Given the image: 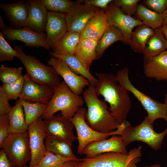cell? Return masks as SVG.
Returning <instances> with one entry per match:
<instances>
[{
  "label": "cell",
  "instance_id": "cell-1",
  "mask_svg": "<svg viewBox=\"0 0 167 167\" xmlns=\"http://www.w3.org/2000/svg\"><path fill=\"white\" fill-rule=\"evenodd\" d=\"M98 82L95 87L97 96L101 95L108 102L109 109L119 124L126 121L132 106L128 91L117 81L111 73H96Z\"/></svg>",
  "mask_w": 167,
  "mask_h": 167
},
{
  "label": "cell",
  "instance_id": "cell-2",
  "mask_svg": "<svg viewBox=\"0 0 167 167\" xmlns=\"http://www.w3.org/2000/svg\"><path fill=\"white\" fill-rule=\"evenodd\" d=\"M87 109L85 120L95 131L109 133L116 130L120 124L115 119L105 101L98 97L94 86L90 85L82 93Z\"/></svg>",
  "mask_w": 167,
  "mask_h": 167
},
{
  "label": "cell",
  "instance_id": "cell-3",
  "mask_svg": "<svg viewBox=\"0 0 167 167\" xmlns=\"http://www.w3.org/2000/svg\"><path fill=\"white\" fill-rule=\"evenodd\" d=\"M122 124V128L120 136L126 147L133 142L139 141L157 151L161 148L164 138L167 135V126L162 132H156L153 124L147 116L140 124L136 126H132L127 121Z\"/></svg>",
  "mask_w": 167,
  "mask_h": 167
},
{
  "label": "cell",
  "instance_id": "cell-4",
  "mask_svg": "<svg viewBox=\"0 0 167 167\" xmlns=\"http://www.w3.org/2000/svg\"><path fill=\"white\" fill-rule=\"evenodd\" d=\"M84 102L83 97L73 92L63 80L54 90L46 109L41 118L44 120L48 119L60 111L62 116L71 118L82 107Z\"/></svg>",
  "mask_w": 167,
  "mask_h": 167
},
{
  "label": "cell",
  "instance_id": "cell-5",
  "mask_svg": "<svg viewBox=\"0 0 167 167\" xmlns=\"http://www.w3.org/2000/svg\"><path fill=\"white\" fill-rule=\"evenodd\" d=\"M14 48L17 53L16 57L24 65L30 79L54 90L58 86L61 82L60 75L52 66H46L35 57L26 54L21 46L15 45Z\"/></svg>",
  "mask_w": 167,
  "mask_h": 167
},
{
  "label": "cell",
  "instance_id": "cell-6",
  "mask_svg": "<svg viewBox=\"0 0 167 167\" xmlns=\"http://www.w3.org/2000/svg\"><path fill=\"white\" fill-rule=\"evenodd\" d=\"M115 77L118 83L131 93L140 102L147 111V117L152 124L157 119H165L167 110L165 104L153 99L137 89L130 80L128 68H125L118 71Z\"/></svg>",
  "mask_w": 167,
  "mask_h": 167
},
{
  "label": "cell",
  "instance_id": "cell-7",
  "mask_svg": "<svg viewBox=\"0 0 167 167\" xmlns=\"http://www.w3.org/2000/svg\"><path fill=\"white\" fill-rule=\"evenodd\" d=\"M142 145L131 150L127 153L109 152L91 158L81 159L82 167H138L142 156Z\"/></svg>",
  "mask_w": 167,
  "mask_h": 167
},
{
  "label": "cell",
  "instance_id": "cell-8",
  "mask_svg": "<svg viewBox=\"0 0 167 167\" xmlns=\"http://www.w3.org/2000/svg\"><path fill=\"white\" fill-rule=\"evenodd\" d=\"M87 109L81 107L71 118H69L76 130L78 144L77 153L81 154L84 148L89 143L108 138L113 135H120L122 128L119 125L118 128L111 133H103L97 132L87 123L85 120Z\"/></svg>",
  "mask_w": 167,
  "mask_h": 167
},
{
  "label": "cell",
  "instance_id": "cell-9",
  "mask_svg": "<svg viewBox=\"0 0 167 167\" xmlns=\"http://www.w3.org/2000/svg\"><path fill=\"white\" fill-rule=\"evenodd\" d=\"M1 148L15 167H28L26 165L31 157L28 131L10 134Z\"/></svg>",
  "mask_w": 167,
  "mask_h": 167
},
{
  "label": "cell",
  "instance_id": "cell-10",
  "mask_svg": "<svg viewBox=\"0 0 167 167\" xmlns=\"http://www.w3.org/2000/svg\"><path fill=\"white\" fill-rule=\"evenodd\" d=\"M0 17L1 32L8 40L21 41L25 46L29 47H42L47 50L50 49L46 42V34L36 32L27 27L19 29L7 27L2 17L0 16Z\"/></svg>",
  "mask_w": 167,
  "mask_h": 167
},
{
  "label": "cell",
  "instance_id": "cell-11",
  "mask_svg": "<svg viewBox=\"0 0 167 167\" xmlns=\"http://www.w3.org/2000/svg\"><path fill=\"white\" fill-rule=\"evenodd\" d=\"M28 131L31 154L28 167H35L47 152L44 140L47 135L44 120L39 118L28 126Z\"/></svg>",
  "mask_w": 167,
  "mask_h": 167
},
{
  "label": "cell",
  "instance_id": "cell-12",
  "mask_svg": "<svg viewBox=\"0 0 167 167\" xmlns=\"http://www.w3.org/2000/svg\"><path fill=\"white\" fill-rule=\"evenodd\" d=\"M113 1L109 4L105 11L108 16L109 25L119 28L124 35L125 42L128 43L133 28L143 24L140 19L124 14Z\"/></svg>",
  "mask_w": 167,
  "mask_h": 167
},
{
  "label": "cell",
  "instance_id": "cell-13",
  "mask_svg": "<svg viewBox=\"0 0 167 167\" xmlns=\"http://www.w3.org/2000/svg\"><path fill=\"white\" fill-rule=\"evenodd\" d=\"M48 64L55 69L63 78L69 89L75 94L80 95L82 94L85 87L91 85L85 78L73 72L61 59L51 57L48 61Z\"/></svg>",
  "mask_w": 167,
  "mask_h": 167
},
{
  "label": "cell",
  "instance_id": "cell-14",
  "mask_svg": "<svg viewBox=\"0 0 167 167\" xmlns=\"http://www.w3.org/2000/svg\"><path fill=\"white\" fill-rule=\"evenodd\" d=\"M44 121L48 135L71 144L76 139L74 132V125L69 118L58 114Z\"/></svg>",
  "mask_w": 167,
  "mask_h": 167
},
{
  "label": "cell",
  "instance_id": "cell-15",
  "mask_svg": "<svg viewBox=\"0 0 167 167\" xmlns=\"http://www.w3.org/2000/svg\"><path fill=\"white\" fill-rule=\"evenodd\" d=\"M100 9L79 1L77 2L74 6L66 14L67 31L80 33L89 20Z\"/></svg>",
  "mask_w": 167,
  "mask_h": 167
},
{
  "label": "cell",
  "instance_id": "cell-16",
  "mask_svg": "<svg viewBox=\"0 0 167 167\" xmlns=\"http://www.w3.org/2000/svg\"><path fill=\"white\" fill-rule=\"evenodd\" d=\"M23 77L24 86L19 99L48 104L54 94V89L33 81L26 73Z\"/></svg>",
  "mask_w": 167,
  "mask_h": 167
},
{
  "label": "cell",
  "instance_id": "cell-17",
  "mask_svg": "<svg viewBox=\"0 0 167 167\" xmlns=\"http://www.w3.org/2000/svg\"><path fill=\"white\" fill-rule=\"evenodd\" d=\"M126 147L120 135H113L109 139L91 142L83 149L81 154L86 158H91L109 152L127 153Z\"/></svg>",
  "mask_w": 167,
  "mask_h": 167
},
{
  "label": "cell",
  "instance_id": "cell-18",
  "mask_svg": "<svg viewBox=\"0 0 167 167\" xmlns=\"http://www.w3.org/2000/svg\"><path fill=\"white\" fill-rule=\"evenodd\" d=\"M66 14L48 11L45 31L46 42L52 48L67 32Z\"/></svg>",
  "mask_w": 167,
  "mask_h": 167
},
{
  "label": "cell",
  "instance_id": "cell-19",
  "mask_svg": "<svg viewBox=\"0 0 167 167\" xmlns=\"http://www.w3.org/2000/svg\"><path fill=\"white\" fill-rule=\"evenodd\" d=\"M109 26L106 13L100 9L86 24L80 33V40H99Z\"/></svg>",
  "mask_w": 167,
  "mask_h": 167
},
{
  "label": "cell",
  "instance_id": "cell-20",
  "mask_svg": "<svg viewBox=\"0 0 167 167\" xmlns=\"http://www.w3.org/2000/svg\"><path fill=\"white\" fill-rule=\"evenodd\" d=\"M0 6L11 23L15 27H27L29 15L28 1H20Z\"/></svg>",
  "mask_w": 167,
  "mask_h": 167
},
{
  "label": "cell",
  "instance_id": "cell-21",
  "mask_svg": "<svg viewBox=\"0 0 167 167\" xmlns=\"http://www.w3.org/2000/svg\"><path fill=\"white\" fill-rule=\"evenodd\" d=\"M28 1L29 15L27 27L41 33H45L48 11L40 0Z\"/></svg>",
  "mask_w": 167,
  "mask_h": 167
},
{
  "label": "cell",
  "instance_id": "cell-22",
  "mask_svg": "<svg viewBox=\"0 0 167 167\" xmlns=\"http://www.w3.org/2000/svg\"><path fill=\"white\" fill-rule=\"evenodd\" d=\"M143 68L147 77L157 81L167 80V50L144 63Z\"/></svg>",
  "mask_w": 167,
  "mask_h": 167
},
{
  "label": "cell",
  "instance_id": "cell-23",
  "mask_svg": "<svg viewBox=\"0 0 167 167\" xmlns=\"http://www.w3.org/2000/svg\"><path fill=\"white\" fill-rule=\"evenodd\" d=\"M80 40V33L67 31L52 47V52L62 56L75 55V49Z\"/></svg>",
  "mask_w": 167,
  "mask_h": 167
},
{
  "label": "cell",
  "instance_id": "cell-24",
  "mask_svg": "<svg viewBox=\"0 0 167 167\" xmlns=\"http://www.w3.org/2000/svg\"><path fill=\"white\" fill-rule=\"evenodd\" d=\"M143 53L144 63L167 49V40L159 28L154 30V34L147 43Z\"/></svg>",
  "mask_w": 167,
  "mask_h": 167
},
{
  "label": "cell",
  "instance_id": "cell-25",
  "mask_svg": "<svg viewBox=\"0 0 167 167\" xmlns=\"http://www.w3.org/2000/svg\"><path fill=\"white\" fill-rule=\"evenodd\" d=\"M99 40H80L76 47L75 55L89 70L93 61L96 59V48Z\"/></svg>",
  "mask_w": 167,
  "mask_h": 167
},
{
  "label": "cell",
  "instance_id": "cell-26",
  "mask_svg": "<svg viewBox=\"0 0 167 167\" xmlns=\"http://www.w3.org/2000/svg\"><path fill=\"white\" fill-rule=\"evenodd\" d=\"M50 55L54 57L61 59L63 60L69 68L76 74L82 76L86 79L91 85L95 87L97 84L98 79L94 76L84 65L80 60L75 55L62 56L50 53Z\"/></svg>",
  "mask_w": 167,
  "mask_h": 167
},
{
  "label": "cell",
  "instance_id": "cell-27",
  "mask_svg": "<svg viewBox=\"0 0 167 167\" xmlns=\"http://www.w3.org/2000/svg\"><path fill=\"white\" fill-rule=\"evenodd\" d=\"M23 107L19 100L11 107L8 115L10 122L9 133H17L28 131V126L27 125Z\"/></svg>",
  "mask_w": 167,
  "mask_h": 167
},
{
  "label": "cell",
  "instance_id": "cell-28",
  "mask_svg": "<svg viewBox=\"0 0 167 167\" xmlns=\"http://www.w3.org/2000/svg\"><path fill=\"white\" fill-rule=\"evenodd\" d=\"M118 41L125 42L124 35L117 27L109 25L99 40L96 48V59L103 55L106 49L111 45Z\"/></svg>",
  "mask_w": 167,
  "mask_h": 167
},
{
  "label": "cell",
  "instance_id": "cell-29",
  "mask_svg": "<svg viewBox=\"0 0 167 167\" xmlns=\"http://www.w3.org/2000/svg\"><path fill=\"white\" fill-rule=\"evenodd\" d=\"M154 32V29L145 24L139 25L132 32L128 44L135 52L143 54L148 40Z\"/></svg>",
  "mask_w": 167,
  "mask_h": 167
},
{
  "label": "cell",
  "instance_id": "cell-30",
  "mask_svg": "<svg viewBox=\"0 0 167 167\" xmlns=\"http://www.w3.org/2000/svg\"><path fill=\"white\" fill-rule=\"evenodd\" d=\"M45 144L47 151L51 153L65 158H78L73 152L72 144L48 135Z\"/></svg>",
  "mask_w": 167,
  "mask_h": 167
},
{
  "label": "cell",
  "instance_id": "cell-31",
  "mask_svg": "<svg viewBox=\"0 0 167 167\" xmlns=\"http://www.w3.org/2000/svg\"><path fill=\"white\" fill-rule=\"evenodd\" d=\"M19 100L24 109L26 123L28 126L41 118L47 108L46 104Z\"/></svg>",
  "mask_w": 167,
  "mask_h": 167
},
{
  "label": "cell",
  "instance_id": "cell-32",
  "mask_svg": "<svg viewBox=\"0 0 167 167\" xmlns=\"http://www.w3.org/2000/svg\"><path fill=\"white\" fill-rule=\"evenodd\" d=\"M136 13L144 24L154 30L159 28L163 25L161 14L153 11L143 4L138 5Z\"/></svg>",
  "mask_w": 167,
  "mask_h": 167
},
{
  "label": "cell",
  "instance_id": "cell-33",
  "mask_svg": "<svg viewBox=\"0 0 167 167\" xmlns=\"http://www.w3.org/2000/svg\"><path fill=\"white\" fill-rule=\"evenodd\" d=\"M41 3L49 11L62 13H68L75 3L69 0H40Z\"/></svg>",
  "mask_w": 167,
  "mask_h": 167
},
{
  "label": "cell",
  "instance_id": "cell-34",
  "mask_svg": "<svg viewBox=\"0 0 167 167\" xmlns=\"http://www.w3.org/2000/svg\"><path fill=\"white\" fill-rule=\"evenodd\" d=\"M23 67H9L3 64L0 68V80L4 84L15 83L22 76Z\"/></svg>",
  "mask_w": 167,
  "mask_h": 167
},
{
  "label": "cell",
  "instance_id": "cell-35",
  "mask_svg": "<svg viewBox=\"0 0 167 167\" xmlns=\"http://www.w3.org/2000/svg\"><path fill=\"white\" fill-rule=\"evenodd\" d=\"M77 159L63 157L47 151L35 167H61L67 162Z\"/></svg>",
  "mask_w": 167,
  "mask_h": 167
},
{
  "label": "cell",
  "instance_id": "cell-36",
  "mask_svg": "<svg viewBox=\"0 0 167 167\" xmlns=\"http://www.w3.org/2000/svg\"><path fill=\"white\" fill-rule=\"evenodd\" d=\"M24 84L23 76L14 83L3 84L2 86L9 100H17L22 92Z\"/></svg>",
  "mask_w": 167,
  "mask_h": 167
},
{
  "label": "cell",
  "instance_id": "cell-37",
  "mask_svg": "<svg viewBox=\"0 0 167 167\" xmlns=\"http://www.w3.org/2000/svg\"><path fill=\"white\" fill-rule=\"evenodd\" d=\"M17 52L6 41L1 32H0V61H13L16 57Z\"/></svg>",
  "mask_w": 167,
  "mask_h": 167
},
{
  "label": "cell",
  "instance_id": "cell-38",
  "mask_svg": "<svg viewBox=\"0 0 167 167\" xmlns=\"http://www.w3.org/2000/svg\"><path fill=\"white\" fill-rule=\"evenodd\" d=\"M139 0H116L114 3L125 14L131 16L136 13Z\"/></svg>",
  "mask_w": 167,
  "mask_h": 167
},
{
  "label": "cell",
  "instance_id": "cell-39",
  "mask_svg": "<svg viewBox=\"0 0 167 167\" xmlns=\"http://www.w3.org/2000/svg\"><path fill=\"white\" fill-rule=\"evenodd\" d=\"M10 122L8 114L0 115V148L9 135Z\"/></svg>",
  "mask_w": 167,
  "mask_h": 167
},
{
  "label": "cell",
  "instance_id": "cell-40",
  "mask_svg": "<svg viewBox=\"0 0 167 167\" xmlns=\"http://www.w3.org/2000/svg\"><path fill=\"white\" fill-rule=\"evenodd\" d=\"M144 5L158 13L161 14L167 6V0H145Z\"/></svg>",
  "mask_w": 167,
  "mask_h": 167
},
{
  "label": "cell",
  "instance_id": "cell-41",
  "mask_svg": "<svg viewBox=\"0 0 167 167\" xmlns=\"http://www.w3.org/2000/svg\"><path fill=\"white\" fill-rule=\"evenodd\" d=\"M9 99L1 86H0V115L8 114L11 106Z\"/></svg>",
  "mask_w": 167,
  "mask_h": 167
},
{
  "label": "cell",
  "instance_id": "cell-42",
  "mask_svg": "<svg viewBox=\"0 0 167 167\" xmlns=\"http://www.w3.org/2000/svg\"><path fill=\"white\" fill-rule=\"evenodd\" d=\"M112 0H85L79 1L82 3L88 4L97 7L104 11L108 8L109 4L112 2Z\"/></svg>",
  "mask_w": 167,
  "mask_h": 167
},
{
  "label": "cell",
  "instance_id": "cell-43",
  "mask_svg": "<svg viewBox=\"0 0 167 167\" xmlns=\"http://www.w3.org/2000/svg\"><path fill=\"white\" fill-rule=\"evenodd\" d=\"M0 167H15L2 149L0 151Z\"/></svg>",
  "mask_w": 167,
  "mask_h": 167
},
{
  "label": "cell",
  "instance_id": "cell-44",
  "mask_svg": "<svg viewBox=\"0 0 167 167\" xmlns=\"http://www.w3.org/2000/svg\"><path fill=\"white\" fill-rule=\"evenodd\" d=\"M61 167H82L81 164V159H77L69 161Z\"/></svg>",
  "mask_w": 167,
  "mask_h": 167
},
{
  "label": "cell",
  "instance_id": "cell-45",
  "mask_svg": "<svg viewBox=\"0 0 167 167\" xmlns=\"http://www.w3.org/2000/svg\"><path fill=\"white\" fill-rule=\"evenodd\" d=\"M162 19L163 25L167 26V6L161 14Z\"/></svg>",
  "mask_w": 167,
  "mask_h": 167
},
{
  "label": "cell",
  "instance_id": "cell-46",
  "mask_svg": "<svg viewBox=\"0 0 167 167\" xmlns=\"http://www.w3.org/2000/svg\"><path fill=\"white\" fill-rule=\"evenodd\" d=\"M159 29L167 40V26L162 25Z\"/></svg>",
  "mask_w": 167,
  "mask_h": 167
},
{
  "label": "cell",
  "instance_id": "cell-47",
  "mask_svg": "<svg viewBox=\"0 0 167 167\" xmlns=\"http://www.w3.org/2000/svg\"><path fill=\"white\" fill-rule=\"evenodd\" d=\"M164 101V103L165 104V105H166L167 108V93L166 94L165 96V98ZM165 120L166 122L167 123V113H166V116Z\"/></svg>",
  "mask_w": 167,
  "mask_h": 167
},
{
  "label": "cell",
  "instance_id": "cell-48",
  "mask_svg": "<svg viewBox=\"0 0 167 167\" xmlns=\"http://www.w3.org/2000/svg\"><path fill=\"white\" fill-rule=\"evenodd\" d=\"M142 167H161V165L160 164H157L149 166H144Z\"/></svg>",
  "mask_w": 167,
  "mask_h": 167
}]
</instances>
